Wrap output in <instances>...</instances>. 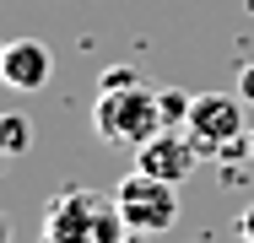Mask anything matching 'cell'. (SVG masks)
Wrapping results in <instances>:
<instances>
[{"instance_id":"9c48e42d","label":"cell","mask_w":254,"mask_h":243,"mask_svg":"<svg viewBox=\"0 0 254 243\" xmlns=\"http://www.w3.org/2000/svg\"><path fill=\"white\" fill-rule=\"evenodd\" d=\"M135 81H141L135 65H108V70L98 76V92H119V87H135Z\"/></svg>"},{"instance_id":"7a4b0ae2","label":"cell","mask_w":254,"mask_h":243,"mask_svg":"<svg viewBox=\"0 0 254 243\" xmlns=\"http://www.w3.org/2000/svg\"><path fill=\"white\" fill-rule=\"evenodd\" d=\"M92 130L103 141H114V146H130V151L141 141H152L157 130H168L162 124V108H157V87L135 81V87H119V92H98Z\"/></svg>"},{"instance_id":"4fadbf2b","label":"cell","mask_w":254,"mask_h":243,"mask_svg":"<svg viewBox=\"0 0 254 243\" xmlns=\"http://www.w3.org/2000/svg\"><path fill=\"white\" fill-rule=\"evenodd\" d=\"M0 87H5V38H0Z\"/></svg>"},{"instance_id":"30bf717a","label":"cell","mask_w":254,"mask_h":243,"mask_svg":"<svg viewBox=\"0 0 254 243\" xmlns=\"http://www.w3.org/2000/svg\"><path fill=\"white\" fill-rule=\"evenodd\" d=\"M233 92H238V97L254 108V65H244V70H238V87H233Z\"/></svg>"},{"instance_id":"52a82bcc","label":"cell","mask_w":254,"mask_h":243,"mask_svg":"<svg viewBox=\"0 0 254 243\" xmlns=\"http://www.w3.org/2000/svg\"><path fill=\"white\" fill-rule=\"evenodd\" d=\"M33 146V119H22V114H0V151L5 157H22Z\"/></svg>"},{"instance_id":"7c38bea8","label":"cell","mask_w":254,"mask_h":243,"mask_svg":"<svg viewBox=\"0 0 254 243\" xmlns=\"http://www.w3.org/2000/svg\"><path fill=\"white\" fill-rule=\"evenodd\" d=\"M0 243H11V222H5V211H0Z\"/></svg>"},{"instance_id":"6da1fadb","label":"cell","mask_w":254,"mask_h":243,"mask_svg":"<svg viewBox=\"0 0 254 243\" xmlns=\"http://www.w3.org/2000/svg\"><path fill=\"white\" fill-rule=\"evenodd\" d=\"M130 222L114 194H98L87 184H70L44 205L38 243H125Z\"/></svg>"},{"instance_id":"277c9868","label":"cell","mask_w":254,"mask_h":243,"mask_svg":"<svg viewBox=\"0 0 254 243\" xmlns=\"http://www.w3.org/2000/svg\"><path fill=\"white\" fill-rule=\"evenodd\" d=\"M179 184H162V179H152V173H141V168H130L125 179H119V189H114V200H119V211H125V222H130V233H168L173 222H179Z\"/></svg>"},{"instance_id":"8fae6325","label":"cell","mask_w":254,"mask_h":243,"mask_svg":"<svg viewBox=\"0 0 254 243\" xmlns=\"http://www.w3.org/2000/svg\"><path fill=\"white\" fill-rule=\"evenodd\" d=\"M238 238L254 243V205H249V211H238Z\"/></svg>"},{"instance_id":"5b68a950","label":"cell","mask_w":254,"mask_h":243,"mask_svg":"<svg viewBox=\"0 0 254 243\" xmlns=\"http://www.w3.org/2000/svg\"><path fill=\"white\" fill-rule=\"evenodd\" d=\"M135 168L152 173V179H162V184H184V179L200 168V151L190 146L184 130H157L152 141L135 146Z\"/></svg>"},{"instance_id":"ba28073f","label":"cell","mask_w":254,"mask_h":243,"mask_svg":"<svg viewBox=\"0 0 254 243\" xmlns=\"http://www.w3.org/2000/svg\"><path fill=\"white\" fill-rule=\"evenodd\" d=\"M190 103L195 97L179 92V87H157V108H162V124L168 130H184V119H190Z\"/></svg>"},{"instance_id":"3957f363","label":"cell","mask_w":254,"mask_h":243,"mask_svg":"<svg viewBox=\"0 0 254 243\" xmlns=\"http://www.w3.org/2000/svg\"><path fill=\"white\" fill-rule=\"evenodd\" d=\"M244 97L233 92H200L190 103V119H184V135L200 157H244L249 151V124H244Z\"/></svg>"},{"instance_id":"5bb4252c","label":"cell","mask_w":254,"mask_h":243,"mask_svg":"<svg viewBox=\"0 0 254 243\" xmlns=\"http://www.w3.org/2000/svg\"><path fill=\"white\" fill-rule=\"evenodd\" d=\"M249 157H254V130H249Z\"/></svg>"},{"instance_id":"8992f818","label":"cell","mask_w":254,"mask_h":243,"mask_svg":"<svg viewBox=\"0 0 254 243\" xmlns=\"http://www.w3.org/2000/svg\"><path fill=\"white\" fill-rule=\"evenodd\" d=\"M49 76H54L49 44H38V38H11L5 44V87L38 92V87H49Z\"/></svg>"}]
</instances>
